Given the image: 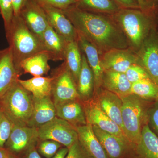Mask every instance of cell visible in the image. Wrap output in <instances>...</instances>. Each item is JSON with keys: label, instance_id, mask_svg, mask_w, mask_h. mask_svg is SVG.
Wrapping results in <instances>:
<instances>
[{"label": "cell", "instance_id": "cell-19", "mask_svg": "<svg viewBox=\"0 0 158 158\" xmlns=\"http://www.w3.org/2000/svg\"><path fill=\"white\" fill-rule=\"evenodd\" d=\"M78 42L82 52L85 54L94 79V92L101 86L104 70L101 63L100 55L97 48L82 35L77 34Z\"/></svg>", "mask_w": 158, "mask_h": 158}, {"label": "cell", "instance_id": "cell-21", "mask_svg": "<svg viewBox=\"0 0 158 158\" xmlns=\"http://www.w3.org/2000/svg\"><path fill=\"white\" fill-rule=\"evenodd\" d=\"M75 127L79 141L91 157L108 158L103 148L94 135L91 125L88 123Z\"/></svg>", "mask_w": 158, "mask_h": 158}, {"label": "cell", "instance_id": "cell-30", "mask_svg": "<svg viewBox=\"0 0 158 158\" xmlns=\"http://www.w3.org/2000/svg\"><path fill=\"white\" fill-rule=\"evenodd\" d=\"M14 126L6 113L0 110V147L6 144Z\"/></svg>", "mask_w": 158, "mask_h": 158}, {"label": "cell", "instance_id": "cell-18", "mask_svg": "<svg viewBox=\"0 0 158 158\" xmlns=\"http://www.w3.org/2000/svg\"><path fill=\"white\" fill-rule=\"evenodd\" d=\"M81 102L80 100H76L55 105L57 117L75 127L87 124L84 106Z\"/></svg>", "mask_w": 158, "mask_h": 158}, {"label": "cell", "instance_id": "cell-16", "mask_svg": "<svg viewBox=\"0 0 158 158\" xmlns=\"http://www.w3.org/2000/svg\"><path fill=\"white\" fill-rule=\"evenodd\" d=\"M12 53L9 47L0 50V98L18 80Z\"/></svg>", "mask_w": 158, "mask_h": 158}, {"label": "cell", "instance_id": "cell-32", "mask_svg": "<svg viewBox=\"0 0 158 158\" xmlns=\"http://www.w3.org/2000/svg\"><path fill=\"white\" fill-rule=\"evenodd\" d=\"M125 74L131 84L144 79H151L144 68L137 63L131 65Z\"/></svg>", "mask_w": 158, "mask_h": 158}, {"label": "cell", "instance_id": "cell-12", "mask_svg": "<svg viewBox=\"0 0 158 158\" xmlns=\"http://www.w3.org/2000/svg\"><path fill=\"white\" fill-rule=\"evenodd\" d=\"M37 3L45 12L48 23L57 34L67 42L77 40L76 30L62 9L45 3Z\"/></svg>", "mask_w": 158, "mask_h": 158}, {"label": "cell", "instance_id": "cell-26", "mask_svg": "<svg viewBox=\"0 0 158 158\" xmlns=\"http://www.w3.org/2000/svg\"><path fill=\"white\" fill-rule=\"evenodd\" d=\"M82 57V52L78 40L67 42L63 63L72 76L76 85L81 68Z\"/></svg>", "mask_w": 158, "mask_h": 158}, {"label": "cell", "instance_id": "cell-13", "mask_svg": "<svg viewBox=\"0 0 158 158\" xmlns=\"http://www.w3.org/2000/svg\"><path fill=\"white\" fill-rule=\"evenodd\" d=\"M104 71H113L125 73L133 64L137 63L135 53L128 48L114 49L100 55Z\"/></svg>", "mask_w": 158, "mask_h": 158}, {"label": "cell", "instance_id": "cell-43", "mask_svg": "<svg viewBox=\"0 0 158 158\" xmlns=\"http://www.w3.org/2000/svg\"><path fill=\"white\" fill-rule=\"evenodd\" d=\"M144 1L150 6H153L158 4V3H156L153 0H144Z\"/></svg>", "mask_w": 158, "mask_h": 158}, {"label": "cell", "instance_id": "cell-23", "mask_svg": "<svg viewBox=\"0 0 158 158\" xmlns=\"http://www.w3.org/2000/svg\"><path fill=\"white\" fill-rule=\"evenodd\" d=\"M134 158H158V137L144 126L139 143L135 148Z\"/></svg>", "mask_w": 158, "mask_h": 158}, {"label": "cell", "instance_id": "cell-28", "mask_svg": "<svg viewBox=\"0 0 158 158\" xmlns=\"http://www.w3.org/2000/svg\"><path fill=\"white\" fill-rule=\"evenodd\" d=\"M75 6L84 11L112 15L120 8L111 0H76Z\"/></svg>", "mask_w": 158, "mask_h": 158}, {"label": "cell", "instance_id": "cell-15", "mask_svg": "<svg viewBox=\"0 0 158 158\" xmlns=\"http://www.w3.org/2000/svg\"><path fill=\"white\" fill-rule=\"evenodd\" d=\"M93 98L101 109L123 131L121 98L101 87L94 94Z\"/></svg>", "mask_w": 158, "mask_h": 158}, {"label": "cell", "instance_id": "cell-8", "mask_svg": "<svg viewBox=\"0 0 158 158\" xmlns=\"http://www.w3.org/2000/svg\"><path fill=\"white\" fill-rule=\"evenodd\" d=\"M135 54L137 64L158 86V27L151 32Z\"/></svg>", "mask_w": 158, "mask_h": 158}, {"label": "cell", "instance_id": "cell-9", "mask_svg": "<svg viewBox=\"0 0 158 158\" xmlns=\"http://www.w3.org/2000/svg\"><path fill=\"white\" fill-rule=\"evenodd\" d=\"M92 127L108 158H134L135 146L130 141L104 131L95 126H92Z\"/></svg>", "mask_w": 158, "mask_h": 158}, {"label": "cell", "instance_id": "cell-14", "mask_svg": "<svg viewBox=\"0 0 158 158\" xmlns=\"http://www.w3.org/2000/svg\"><path fill=\"white\" fill-rule=\"evenodd\" d=\"M19 15L30 31L43 42L44 33L48 22L41 6L34 0H27Z\"/></svg>", "mask_w": 158, "mask_h": 158}, {"label": "cell", "instance_id": "cell-41", "mask_svg": "<svg viewBox=\"0 0 158 158\" xmlns=\"http://www.w3.org/2000/svg\"><path fill=\"white\" fill-rule=\"evenodd\" d=\"M69 148L67 147L62 148L58 150L56 153L52 158H65L68 153Z\"/></svg>", "mask_w": 158, "mask_h": 158}, {"label": "cell", "instance_id": "cell-22", "mask_svg": "<svg viewBox=\"0 0 158 158\" xmlns=\"http://www.w3.org/2000/svg\"><path fill=\"white\" fill-rule=\"evenodd\" d=\"M43 43L51 60L64 61L67 41L57 34L49 23L44 33Z\"/></svg>", "mask_w": 158, "mask_h": 158}, {"label": "cell", "instance_id": "cell-44", "mask_svg": "<svg viewBox=\"0 0 158 158\" xmlns=\"http://www.w3.org/2000/svg\"><path fill=\"white\" fill-rule=\"evenodd\" d=\"M156 3H158V0H153Z\"/></svg>", "mask_w": 158, "mask_h": 158}, {"label": "cell", "instance_id": "cell-3", "mask_svg": "<svg viewBox=\"0 0 158 158\" xmlns=\"http://www.w3.org/2000/svg\"><path fill=\"white\" fill-rule=\"evenodd\" d=\"M5 31L15 65L20 73L19 65L22 61L46 52L43 43L30 31L20 15L14 16L10 25L5 28Z\"/></svg>", "mask_w": 158, "mask_h": 158}, {"label": "cell", "instance_id": "cell-7", "mask_svg": "<svg viewBox=\"0 0 158 158\" xmlns=\"http://www.w3.org/2000/svg\"><path fill=\"white\" fill-rule=\"evenodd\" d=\"M52 77V95L55 105L80 100L76 83L64 63L54 71Z\"/></svg>", "mask_w": 158, "mask_h": 158}, {"label": "cell", "instance_id": "cell-31", "mask_svg": "<svg viewBox=\"0 0 158 158\" xmlns=\"http://www.w3.org/2000/svg\"><path fill=\"white\" fill-rule=\"evenodd\" d=\"M62 145L57 141L52 140L41 141L38 146L40 153L46 158H52L56 155Z\"/></svg>", "mask_w": 158, "mask_h": 158}, {"label": "cell", "instance_id": "cell-27", "mask_svg": "<svg viewBox=\"0 0 158 158\" xmlns=\"http://www.w3.org/2000/svg\"><path fill=\"white\" fill-rule=\"evenodd\" d=\"M53 77H34L27 80L18 81L24 88L32 94L35 98H42L52 95Z\"/></svg>", "mask_w": 158, "mask_h": 158}, {"label": "cell", "instance_id": "cell-37", "mask_svg": "<svg viewBox=\"0 0 158 158\" xmlns=\"http://www.w3.org/2000/svg\"><path fill=\"white\" fill-rule=\"evenodd\" d=\"M121 9H141L137 0H111Z\"/></svg>", "mask_w": 158, "mask_h": 158}, {"label": "cell", "instance_id": "cell-36", "mask_svg": "<svg viewBox=\"0 0 158 158\" xmlns=\"http://www.w3.org/2000/svg\"><path fill=\"white\" fill-rule=\"evenodd\" d=\"M37 2L45 3L58 9H66L76 2V0H34Z\"/></svg>", "mask_w": 158, "mask_h": 158}, {"label": "cell", "instance_id": "cell-40", "mask_svg": "<svg viewBox=\"0 0 158 158\" xmlns=\"http://www.w3.org/2000/svg\"><path fill=\"white\" fill-rule=\"evenodd\" d=\"M25 158H42L40 156L36 149V146L30 148L26 152Z\"/></svg>", "mask_w": 158, "mask_h": 158}, {"label": "cell", "instance_id": "cell-39", "mask_svg": "<svg viewBox=\"0 0 158 158\" xmlns=\"http://www.w3.org/2000/svg\"><path fill=\"white\" fill-rule=\"evenodd\" d=\"M0 158H20L9 150L0 147Z\"/></svg>", "mask_w": 158, "mask_h": 158}, {"label": "cell", "instance_id": "cell-38", "mask_svg": "<svg viewBox=\"0 0 158 158\" xmlns=\"http://www.w3.org/2000/svg\"><path fill=\"white\" fill-rule=\"evenodd\" d=\"M27 0H12L14 16H18Z\"/></svg>", "mask_w": 158, "mask_h": 158}, {"label": "cell", "instance_id": "cell-4", "mask_svg": "<svg viewBox=\"0 0 158 158\" xmlns=\"http://www.w3.org/2000/svg\"><path fill=\"white\" fill-rule=\"evenodd\" d=\"M121 98L123 132L135 146L140 141L142 129L148 124V112L153 102L143 99L133 94Z\"/></svg>", "mask_w": 158, "mask_h": 158}, {"label": "cell", "instance_id": "cell-25", "mask_svg": "<svg viewBox=\"0 0 158 158\" xmlns=\"http://www.w3.org/2000/svg\"><path fill=\"white\" fill-rule=\"evenodd\" d=\"M50 57L46 52H41L25 59L20 63L19 71L31 74L34 77L42 76L50 69L48 62Z\"/></svg>", "mask_w": 158, "mask_h": 158}, {"label": "cell", "instance_id": "cell-17", "mask_svg": "<svg viewBox=\"0 0 158 158\" xmlns=\"http://www.w3.org/2000/svg\"><path fill=\"white\" fill-rule=\"evenodd\" d=\"M33 113L28 126L38 128L56 117V107L51 96L33 97Z\"/></svg>", "mask_w": 158, "mask_h": 158}, {"label": "cell", "instance_id": "cell-33", "mask_svg": "<svg viewBox=\"0 0 158 158\" xmlns=\"http://www.w3.org/2000/svg\"><path fill=\"white\" fill-rule=\"evenodd\" d=\"M0 13L4 20L5 27H7L14 16L12 0H0Z\"/></svg>", "mask_w": 158, "mask_h": 158}, {"label": "cell", "instance_id": "cell-42", "mask_svg": "<svg viewBox=\"0 0 158 158\" xmlns=\"http://www.w3.org/2000/svg\"><path fill=\"white\" fill-rule=\"evenodd\" d=\"M137 1H138V4L140 6V8L142 9H147L152 7V6H156V5L153 6H149V5H148L146 2L144 1V0H137Z\"/></svg>", "mask_w": 158, "mask_h": 158}, {"label": "cell", "instance_id": "cell-11", "mask_svg": "<svg viewBox=\"0 0 158 158\" xmlns=\"http://www.w3.org/2000/svg\"><path fill=\"white\" fill-rule=\"evenodd\" d=\"M39 140L37 128L14 125L6 144L7 149L15 155L27 152Z\"/></svg>", "mask_w": 158, "mask_h": 158}, {"label": "cell", "instance_id": "cell-2", "mask_svg": "<svg viewBox=\"0 0 158 158\" xmlns=\"http://www.w3.org/2000/svg\"><path fill=\"white\" fill-rule=\"evenodd\" d=\"M110 15L123 32L129 48L135 53L158 27V5L147 9H120Z\"/></svg>", "mask_w": 158, "mask_h": 158}, {"label": "cell", "instance_id": "cell-29", "mask_svg": "<svg viewBox=\"0 0 158 158\" xmlns=\"http://www.w3.org/2000/svg\"><path fill=\"white\" fill-rule=\"evenodd\" d=\"M131 94L150 101H158V86L151 79L141 80L131 84Z\"/></svg>", "mask_w": 158, "mask_h": 158}, {"label": "cell", "instance_id": "cell-24", "mask_svg": "<svg viewBox=\"0 0 158 158\" xmlns=\"http://www.w3.org/2000/svg\"><path fill=\"white\" fill-rule=\"evenodd\" d=\"M82 58L81 68L77 83V88L81 101L85 102L93 98L94 79L93 72L88 64L85 54L83 52Z\"/></svg>", "mask_w": 158, "mask_h": 158}, {"label": "cell", "instance_id": "cell-6", "mask_svg": "<svg viewBox=\"0 0 158 158\" xmlns=\"http://www.w3.org/2000/svg\"><path fill=\"white\" fill-rule=\"evenodd\" d=\"M38 133L40 141L52 140L68 148L78 140L75 127L57 116L38 128Z\"/></svg>", "mask_w": 158, "mask_h": 158}, {"label": "cell", "instance_id": "cell-10", "mask_svg": "<svg viewBox=\"0 0 158 158\" xmlns=\"http://www.w3.org/2000/svg\"><path fill=\"white\" fill-rule=\"evenodd\" d=\"M83 103L88 123L97 127L102 131L121 139L130 141L120 127L101 109L93 98Z\"/></svg>", "mask_w": 158, "mask_h": 158}, {"label": "cell", "instance_id": "cell-20", "mask_svg": "<svg viewBox=\"0 0 158 158\" xmlns=\"http://www.w3.org/2000/svg\"><path fill=\"white\" fill-rule=\"evenodd\" d=\"M101 87L121 98L131 94V84L125 73L104 70Z\"/></svg>", "mask_w": 158, "mask_h": 158}, {"label": "cell", "instance_id": "cell-35", "mask_svg": "<svg viewBox=\"0 0 158 158\" xmlns=\"http://www.w3.org/2000/svg\"><path fill=\"white\" fill-rule=\"evenodd\" d=\"M65 158H92L86 151L81 142L77 140L69 148Z\"/></svg>", "mask_w": 158, "mask_h": 158}, {"label": "cell", "instance_id": "cell-5", "mask_svg": "<svg viewBox=\"0 0 158 158\" xmlns=\"http://www.w3.org/2000/svg\"><path fill=\"white\" fill-rule=\"evenodd\" d=\"M1 99L2 111L14 125L27 126L34 106L32 94L17 81Z\"/></svg>", "mask_w": 158, "mask_h": 158}, {"label": "cell", "instance_id": "cell-1", "mask_svg": "<svg viewBox=\"0 0 158 158\" xmlns=\"http://www.w3.org/2000/svg\"><path fill=\"white\" fill-rule=\"evenodd\" d=\"M62 11L77 33L92 44L100 55L114 49L128 48L126 37L111 15L84 11L74 4Z\"/></svg>", "mask_w": 158, "mask_h": 158}, {"label": "cell", "instance_id": "cell-34", "mask_svg": "<svg viewBox=\"0 0 158 158\" xmlns=\"http://www.w3.org/2000/svg\"><path fill=\"white\" fill-rule=\"evenodd\" d=\"M148 125L158 137V101L153 102L148 112Z\"/></svg>", "mask_w": 158, "mask_h": 158}]
</instances>
